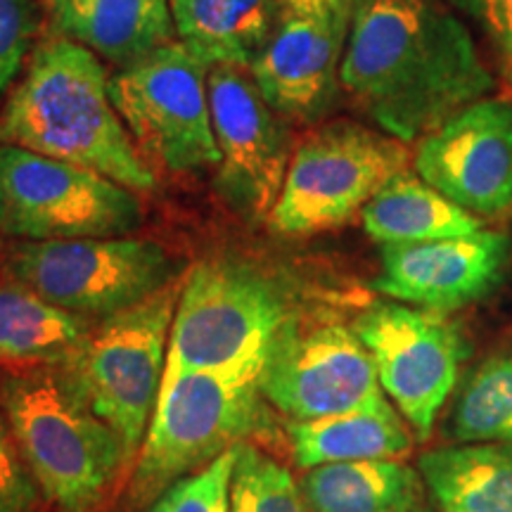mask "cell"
<instances>
[{
  "instance_id": "d4e9b609",
  "label": "cell",
  "mask_w": 512,
  "mask_h": 512,
  "mask_svg": "<svg viewBox=\"0 0 512 512\" xmlns=\"http://www.w3.org/2000/svg\"><path fill=\"white\" fill-rule=\"evenodd\" d=\"M230 512H311L292 472L268 453L242 441L230 482Z\"/></svg>"
},
{
  "instance_id": "4fadbf2b",
  "label": "cell",
  "mask_w": 512,
  "mask_h": 512,
  "mask_svg": "<svg viewBox=\"0 0 512 512\" xmlns=\"http://www.w3.org/2000/svg\"><path fill=\"white\" fill-rule=\"evenodd\" d=\"M207 83L219 147L214 188L242 219H271L294 152L287 119L268 105L247 69L216 64Z\"/></svg>"
},
{
  "instance_id": "30bf717a",
  "label": "cell",
  "mask_w": 512,
  "mask_h": 512,
  "mask_svg": "<svg viewBox=\"0 0 512 512\" xmlns=\"http://www.w3.org/2000/svg\"><path fill=\"white\" fill-rule=\"evenodd\" d=\"M207 79L209 64L181 41L110 76L112 102L133 145L171 174L219 166Z\"/></svg>"
},
{
  "instance_id": "8992f818",
  "label": "cell",
  "mask_w": 512,
  "mask_h": 512,
  "mask_svg": "<svg viewBox=\"0 0 512 512\" xmlns=\"http://www.w3.org/2000/svg\"><path fill=\"white\" fill-rule=\"evenodd\" d=\"M181 287L183 280L131 309L95 320L60 366L91 411L117 434L128 465L136 463L162 394Z\"/></svg>"
},
{
  "instance_id": "f546056e",
  "label": "cell",
  "mask_w": 512,
  "mask_h": 512,
  "mask_svg": "<svg viewBox=\"0 0 512 512\" xmlns=\"http://www.w3.org/2000/svg\"><path fill=\"white\" fill-rule=\"evenodd\" d=\"M332 3L342 5V8H349V10L354 12V15H356V12L361 10L363 5H366V3H370V0H332Z\"/></svg>"
},
{
  "instance_id": "2e32d148",
  "label": "cell",
  "mask_w": 512,
  "mask_h": 512,
  "mask_svg": "<svg viewBox=\"0 0 512 512\" xmlns=\"http://www.w3.org/2000/svg\"><path fill=\"white\" fill-rule=\"evenodd\" d=\"M512 261V240L496 230L465 238L380 247L373 287L384 297L427 311H456L494 294Z\"/></svg>"
},
{
  "instance_id": "3957f363",
  "label": "cell",
  "mask_w": 512,
  "mask_h": 512,
  "mask_svg": "<svg viewBox=\"0 0 512 512\" xmlns=\"http://www.w3.org/2000/svg\"><path fill=\"white\" fill-rule=\"evenodd\" d=\"M0 406L43 498L60 512H95L128 467L124 446L60 366L0 375Z\"/></svg>"
},
{
  "instance_id": "d6986e66",
  "label": "cell",
  "mask_w": 512,
  "mask_h": 512,
  "mask_svg": "<svg viewBox=\"0 0 512 512\" xmlns=\"http://www.w3.org/2000/svg\"><path fill=\"white\" fill-rule=\"evenodd\" d=\"M287 0H169L178 41L204 64L249 69Z\"/></svg>"
},
{
  "instance_id": "603a6c76",
  "label": "cell",
  "mask_w": 512,
  "mask_h": 512,
  "mask_svg": "<svg viewBox=\"0 0 512 512\" xmlns=\"http://www.w3.org/2000/svg\"><path fill=\"white\" fill-rule=\"evenodd\" d=\"M95 320L53 306L29 287L0 283V363L62 366Z\"/></svg>"
},
{
  "instance_id": "5b68a950",
  "label": "cell",
  "mask_w": 512,
  "mask_h": 512,
  "mask_svg": "<svg viewBox=\"0 0 512 512\" xmlns=\"http://www.w3.org/2000/svg\"><path fill=\"white\" fill-rule=\"evenodd\" d=\"M268 427L259 368L195 370L162 384L155 415L133 463L126 503L150 508L178 479Z\"/></svg>"
},
{
  "instance_id": "277c9868",
  "label": "cell",
  "mask_w": 512,
  "mask_h": 512,
  "mask_svg": "<svg viewBox=\"0 0 512 512\" xmlns=\"http://www.w3.org/2000/svg\"><path fill=\"white\" fill-rule=\"evenodd\" d=\"M294 318V294L278 273L245 256H209L183 278L162 384L195 370L261 368Z\"/></svg>"
},
{
  "instance_id": "83f0119b",
  "label": "cell",
  "mask_w": 512,
  "mask_h": 512,
  "mask_svg": "<svg viewBox=\"0 0 512 512\" xmlns=\"http://www.w3.org/2000/svg\"><path fill=\"white\" fill-rule=\"evenodd\" d=\"M43 498L34 472L22 456L15 432L0 406V512H41Z\"/></svg>"
},
{
  "instance_id": "44dd1931",
  "label": "cell",
  "mask_w": 512,
  "mask_h": 512,
  "mask_svg": "<svg viewBox=\"0 0 512 512\" xmlns=\"http://www.w3.org/2000/svg\"><path fill=\"white\" fill-rule=\"evenodd\" d=\"M366 233L380 245L432 242L482 230V219L460 209L411 171H401L361 209Z\"/></svg>"
},
{
  "instance_id": "4316f807",
  "label": "cell",
  "mask_w": 512,
  "mask_h": 512,
  "mask_svg": "<svg viewBox=\"0 0 512 512\" xmlns=\"http://www.w3.org/2000/svg\"><path fill=\"white\" fill-rule=\"evenodd\" d=\"M38 29L41 15L34 0H0V107L27 64Z\"/></svg>"
},
{
  "instance_id": "7402d4cb",
  "label": "cell",
  "mask_w": 512,
  "mask_h": 512,
  "mask_svg": "<svg viewBox=\"0 0 512 512\" xmlns=\"http://www.w3.org/2000/svg\"><path fill=\"white\" fill-rule=\"evenodd\" d=\"M418 472L441 512H512V444L434 448Z\"/></svg>"
},
{
  "instance_id": "52a82bcc",
  "label": "cell",
  "mask_w": 512,
  "mask_h": 512,
  "mask_svg": "<svg viewBox=\"0 0 512 512\" xmlns=\"http://www.w3.org/2000/svg\"><path fill=\"white\" fill-rule=\"evenodd\" d=\"M181 261L155 240H17L5 273L64 311L100 320L131 309L178 283Z\"/></svg>"
},
{
  "instance_id": "7a4b0ae2",
  "label": "cell",
  "mask_w": 512,
  "mask_h": 512,
  "mask_svg": "<svg viewBox=\"0 0 512 512\" xmlns=\"http://www.w3.org/2000/svg\"><path fill=\"white\" fill-rule=\"evenodd\" d=\"M0 143L93 169L133 192L157 188L110 95L102 60L81 43L50 36L0 107Z\"/></svg>"
},
{
  "instance_id": "9c48e42d",
  "label": "cell",
  "mask_w": 512,
  "mask_h": 512,
  "mask_svg": "<svg viewBox=\"0 0 512 512\" xmlns=\"http://www.w3.org/2000/svg\"><path fill=\"white\" fill-rule=\"evenodd\" d=\"M143 226V204L93 169L0 143V233L15 240L121 238Z\"/></svg>"
},
{
  "instance_id": "e0dca14e",
  "label": "cell",
  "mask_w": 512,
  "mask_h": 512,
  "mask_svg": "<svg viewBox=\"0 0 512 512\" xmlns=\"http://www.w3.org/2000/svg\"><path fill=\"white\" fill-rule=\"evenodd\" d=\"M57 34L117 67L174 41L169 0H50Z\"/></svg>"
},
{
  "instance_id": "ffe728a7",
  "label": "cell",
  "mask_w": 512,
  "mask_h": 512,
  "mask_svg": "<svg viewBox=\"0 0 512 512\" xmlns=\"http://www.w3.org/2000/svg\"><path fill=\"white\" fill-rule=\"evenodd\" d=\"M299 489L311 512H422L425 503L420 472L394 458L311 467Z\"/></svg>"
},
{
  "instance_id": "8fae6325",
  "label": "cell",
  "mask_w": 512,
  "mask_h": 512,
  "mask_svg": "<svg viewBox=\"0 0 512 512\" xmlns=\"http://www.w3.org/2000/svg\"><path fill=\"white\" fill-rule=\"evenodd\" d=\"M351 328L373 356L382 392L415 437H430L460 366L470 358L463 330L444 313L396 302L370 306Z\"/></svg>"
},
{
  "instance_id": "484cf974",
  "label": "cell",
  "mask_w": 512,
  "mask_h": 512,
  "mask_svg": "<svg viewBox=\"0 0 512 512\" xmlns=\"http://www.w3.org/2000/svg\"><path fill=\"white\" fill-rule=\"evenodd\" d=\"M238 444L207 467L171 484L147 512H230V482Z\"/></svg>"
},
{
  "instance_id": "cb8c5ba5",
  "label": "cell",
  "mask_w": 512,
  "mask_h": 512,
  "mask_svg": "<svg viewBox=\"0 0 512 512\" xmlns=\"http://www.w3.org/2000/svg\"><path fill=\"white\" fill-rule=\"evenodd\" d=\"M446 434L458 444H512V354L489 358L467 377Z\"/></svg>"
},
{
  "instance_id": "9a60e30c",
  "label": "cell",
  "mask_w": 512,
  "mask_h": 512,
  "mask_svg": "<svg viewBox=\"0 0 512 512\" xmlns=\"http://www.w3.org/2000/svg\"><path fill=\"white\" fill-rule=\"evenodd\" d=\"M415 171L475 216L512 209V100L482 98L418 140Z\"/></svg>"
},
{
  "instance_id": "6da1fadb",
  "label": "cell",
  "mask_w": 512,
  "mask_h": 512,
  "mask_svg": "<svg viewBox=\"0 0 512 512\" xmlns=\"http://www.w3.org/2000/svg\"><path fill=\"white\" fill-rule=\"evenodd\" d=\"M342 91L389 136L425 138L494 88L463 19L444 0H370L354 15Z\"/></svg>"
},
{
  "instance_id": "f1b7e54d",
  "label": "cell",
  "mask_w": 512,
  "mask_h": 512,
  "mask_svg": "<svg viewBox=\"0 0 512 512\" xmlns=\"http://www.w3.org/2000/svg\"><path fill=\"white\" fill-rule=\"evenodd\" d=\"M451 3L475 19L494 48L505 76L512 79V0H451Z\"/></svg>"
},
{
  "instance_id": "7c38bea8",
  "label": "cell",
  "mask_w": 512,
  "mask_h": 512,
  "mask_svg": "<svg viewBox=\"0 0 512 512\" xmlns=\"http://www.w3.org/2000/svg\"><path fill=\"white\" fill-rule=\"evenodd\" d=\"M266 403L290 420H318L384 401L373 356L354 328L290 320L259 368Z\"/></svg>"
},
{
  "instance_id": "ba28073f",
  "label": "cell",
  "mask_w": 512,
  "mask_h": 512,
  "mask_svg": "<svg viewBox=\"0 0 512 512\" xmlns=\"http://www.w3.org/2000/svg\"><path fill=\"white\" fill-rule=\"evenodd\" d=\"M408 143L382 128L339 119L294 145L283 190L268 223L285 235H313L342 226L408 169Z\"/></svg>"
},
{
  "instance_id": "ac0fdd59",
  "label": "cell",
  "mask_w": 512,
  "mask_h": 512,
  "mask_svg": "<svg viewBox=\"0 0 512 512\" xmlns=\"http://www.w3.org/2000/svg\"><path fill=\"white\" fill-rule=\"evenodd\" d=\"M285 432L294 463L302 470L351 460L399 458L413 448L411 427L387 399L330 418L290 420Z\"/></svg>"
},
{
  "instance_id": "5bb4252c",
  "label": "cell",
  "mask_w": 512,
  "mask_h": 512,
  "mask_svg": "<svg viewBox=\"0 0 512 512\" xmlns=\"http://www.w3.org/2000/svg\"><path fill=\"white\" fill-rule=\"evenodd\" d=\"M354 12L332 0H287L247 72L280 117L318 124L335 105Z\"/></svg>"
}]
</instances>
